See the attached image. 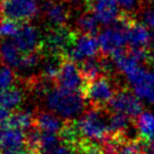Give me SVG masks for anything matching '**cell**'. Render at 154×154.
<instances>
[{"instance_id":"6da1fadb","label":"cell","mask_w":154,"mask_h":154,"mask_svg":"<svg viewBox=\"0 0 154 154\" xmlns=\"http://www.w3.org/2000/svg\"><path fill=\"white\" fill-rule=\"evenodd\" d=\"M46 106L55 115L71 119L81 115L86 103L79 92L56 88L46 94Z\"/></svg>"},{"instance_id":"7a4b0ae2","label":"cell","mask_w":154,"mask_h":154,"mask_svg":"<svg viewBox=\"0 0 154 154\" xmlns=\"http://www.w3.org/2000/svg\"><path fill=\"white\" fill-rule=\"evenodd\" d=\"M108 110L90 108L81 116L80 119L75 120L77 128L82 140L92 142H103L110 136L108 128V118L106 117Z\"/></svg>"},{"instance_id":"3957f363","label":"cell","mask_w":154,"mask_h":154,"mask_svg":"<svg viewBox=\"0 0 154 154\" xmlns=\"http://www.w3.org/2000/svg\"><path fill=\"white\" fill-rule=\"evenodd\" d=\"M78 37L77 32H73L68 26L54 27L48 30L42 41V52L50 56H59L68 59L69 52Z\"/></svg>"},{"instance_id":"277c9868","label":"cell","mask_w":154,"mask_h":154,"mask_svg":"<svg viewBox=\"0 0 154 154\" xmlns=\"http://www.w3.org/2000/svg\"><path fill=\"white\" fill-rule=\"evenodd\" d=\"M119 88L108 75H101L92 81L87 82L86 89L82 94L87 99L90 108L106 109Z\"/></svg>"},{"instance_id":"5b68a950","label":"cell","mask_w":154,"mask_h":154,"mask_svg":"<svg viewBox=\"0 0 154 154\" xmlns=\"http://www.w3.org/2000/svg\"><path fill=\"white\" fill-rule=\"evenodd\" d=\"M1 16L14 22H25L38 15V0H2L0 4Z\"/></svg>"},{"instance_id":"8992f818","label":"cell","mask_w":154,"mask_h":154,"mask_svg":"<svg viewBox=\"0 0 154 154\" xmlns=\"http://www.w3.org/2000/svg\"><path fill=\"white\" fill-rule=\"evenodd\" d=\"M55 83L57 88L79 94L80 91L83 94L87 86V81L80 70V66H78L77 63L70 59H65L63 61Z\"/></svg>"},{"instance_id":"52a82bcc","label":"cell","mask_w":154,"mask_h":154,"mask_svg":"<svg viewBox=\"0 0 154 154\" xmlns=\"http://www.w3.org/2000/svg\"><path fill=\"white\" fill-rule=\"evenodd\" d=\"M109 107H110L109 108L110 112H119L134 118L142 114L143 106L137 98V96H134L127 89L120 87L114 96V98L111 99Z\"/></svg>"},{"instance_id":"ba28073f","label":"cell","mask_w":154,"mask_h":154,"mask_svg":"<svg viewBox=\"0 0 154 154\" xmlns=\"http://www.w3.org/2000/svg\"><path fill=\"white\" fill-rule=\"evenodd\" d=\"M99 47V41L94 37V35L78 36L72 48L69 52L68 59L74 62H83L88 59L98 56Z\"/></svg>"},{"instance_id":"9c48e42d","label":"cell","mask_w":154,"mask_h":154,"mask_svg":"<svg viewBox=\"0 0 154 154\" xmlns=\"http://www.w3.org/2000/svg\"><path fill=\"white\" fill-rule=\"evenodd\" d=\"M13 39L19 50L25 54L42 50V41L38 30L29 24H22Z\"/></svg>"},{"instance_id":"30bf717a","label":"cell","mask_w":154,"mask_h":154,"mask_svg":"<svg viewBox=\"0 0 154 154\" xmlns=\"http://www.w3.org/2000/svg\"><path fill=\"white\" fill-rule=\"evenodd\" d=\"M89 11H92L97 20L103 25L114 23L120 15L116 0H91Z\"/></svg>"},{"instance_id":"8fae6325","label":"cell","mask_w":154,"mask_h":154,"mask_svg":"<svg viewBox=\"0 0 154 154\" xmlns=\"http://www.w3.org/2000/svg\"><path fill=\"white\" fill-rule=\"evenodd\" d=\"M44 15L46 20L54 27L66 26L69 19V9L65 7L62 0H45L43 5Z\"/></svg>"},{"instance_id":"7c38bea8","label":"cell","mask_w":154,"mask_h":154,"mask_svg":"<svg viewBox=\"0 0 154 154\" xmlns=\"http://www.w3.org/2000/svg\"><path fill=\"white\" fill-rule=\"evenodd\" d=\"M24 54L16 45L14 39H1L0 42V61L6 66L20 69Z\"/></svg>"},{"instance_id":"4fadbf2b","label":"cell","mask_w":154,"mask_h":154,"mask_svg":"<svg viewBox=\"0 0 154 154\" xmlns=\"http://www.w3.org/2000/svg\"><path fill=\"white\" fill-rule=\"evenodd\" d=\"M64 124L65 122L63 123L57 117V115L53 112L42 110H37L35 112V127L39 129L41 132L60 134L62 128L64 127Z\"/></svg>"},{"instance_id":"5bb4252c","label":"cell","mask_w":154,"mask_h":154,"mask_svg":"<svg viewBox=\"0 0 154 154\" xmlns=\"http://www.w3.org/2000/svg\"><path fill=\"white\" fill-rule=\"evenodd\" d=\"M134 125H135V122L132 117H128V116L124 115V114H119V112H110L109 111L108 128H109L110 135H117V136L131 138L126 135Z\"/></svg>"},{"instance_id":"9a60e30c","label":"cell","mask_w":154,"mask_h":154,"mask_svg":"<svg viewBox=\"0 0 154 154\" xmlns=\"http://www.w3.org/2000/svg\"><path fill=\"white\" fill-rule=\"evenodd\" d=\"M2 124L11 128L20 129L23 132L24 131L29 132L30 129H33V127H35V112L30 110L14 112V114H10V116Z\"/></svg>"},{"instance_id":"2e32d148","label":"cell","mask_w":154,"mask_h":154,"mask_svg":"<svg viewBox=\"0 0 154 154\" xmlns=\"http://www.w3.org/2000/svg\"><path fill=\"white\" fill-rule=\"evenodd\" d=\"M127 42L131 47L145 48L146 45L151 42V35L144 25L134 23L127 32Z\"/></svg>"},{"instance_id":"e0dca14e","label":"cell","mask_w":154,"mask_h":154,"mask_svg":"<svg viewBox=\"0 0 154 154\" xmlns=\"http://www.w3.org/2000/svg\"><path fill=\"white\" fill-rule=\"evenodd\" d=\"M135 126L142 140H154V112H142L135 120Z\"/></svg>"},{"instance_id":"ac0fdd59","label":"cell","mask_w":154,"mask_h":154,"mask_svg":"<svg viewBox=\"0 0 154 154\" xmlns=\"http://www.w3.org/2000/svg\"><path fill=\"white\" fill-rule=\"evenodd\" d=\"M24 100V94L17 87H10L7 89L0 90V105L6 109H14L20 106Z\"/></svg>"},{"instance_id":"d6986e66","label":"cell","mask_w":154,"mask_h":154,"mask_svg":"<svg viewBox=\"0 0 154 154\" xmlns=\"http://www.w3.org/2000/svg\"><path fill=\"white\" fill-rule=\"evenodd\" d=\"M25 145H27V135H25V133L20 129L11 128V127L6 126L4 150L22 149V147H25Z\"/></svg>"},{"instance_id":"ffe728a7","label":"cell","mask_w":154,"mask_h":154,"mask_svg":"<svg viewBox=\"0 0 154 154\" xmlns=\"http://www.w3.org/2000/svg\"><path fill=\"white\" fill-rule=\"evenodd\" d=\"M98 23L94 13L87 10L85 14L79 16L75 22V26L81 35H94L98 32Z\"/></svg>"},{"instance_id":"44dd1931","label":"cell","mask_w":154,"mask_h":154,"mask_svg":"<svg viewBox=\"0 0 154 154\" xmlns=\"http://www.w3.org/2000/svg\"><path fill=\"white\" fill-rule=\"evenodd\" d=\"M114 154H145L141 143V138L120 137L115 147Z\"/></svg>"},{"instance_id":"7402d4cb","label":"cell","mask_w":154,"mask_h":154,"mask_svg":"<svg viewBox=\"0 0 154 154\" xmlns=\"http://www.w3.org/2000/svg\"><path fill=\"white\" fill-rule=\"evenodd\" d=\"M133 90L138 98L154 105V83H143L134 87Z\"/></svg>"},{"instance_id":"603a6c76","label":"cell","mask_w":154,"mask_h":154,"mask_svg":"<svg viewBox=\"0 0 154 154\" xmlns=\"http://www.w3.org/2000/svg\"><path fill=\"white\" fill-rule=\"evenodd\" d=\"M20 25L10 19L0 20V37H15L19 30Z\"/></svg>"},{"instance_id":"cb8c5ba5","label":"cell","mask_w":154,"mask_h":154,"mask_svg":"<svg viewBox=\"0 0 154 154\" xmlns=\"http://www.w3.org/2000/svg\"><path fill=\"white\" fill-rule=\"evenodd\" d=\"M16 80L15 73L9 66H0V90L7 89L14 86Z\"/></svg>"},{"instance_id":"d4e9b609","label":"cell","mask_w":154,"mask_h":154,"mask_svg":"<svg viewBox=\"0 0 154 154\" xmlns=\"http://www.w3.org/2000/svg\"><path fill=\"white\" fill-rule=\"evenodd\" d=\"M117 4L124 9V13L132 14L134 9H136L138 0H116Z\"/></svg>"},{"instance_id":"484cf974","label":"cell","mask_w":154,"mask_h":154,"mask_svg":"<svg viewBox=\"0 0 154 154\" xmlns=\"http://www.w3.org/2000/svg\"><path fill=\"white\" fill-rule=\"evenodd\" d=\"M144 22L149 27L154 29V9H147L144 13Z\"/></svg>"},{"instance_id":"4316f807","label":"cell","mask_w":154,"mask_h":154,"mask_svg":"<svg viewBox=\"0 0 154 154\" xmlns=\"http://www.w3.org/2000/svg\"><path fill=\"white\" fill-rule=\"evenodd\" d=\"M1 154H36L28 147H22V149H13V150H4Z\"/></svg>"},{"instance_id":"83f0119b","label":"cell","mask_w":154,"mask_h":154,"mask_svg":"<svg viewBox=\"0 0 154 154\" xmlns=\"http://www.w3.org/2000/svg\"><path fill=\"white\" fill-rule=\"evenodd\" d=\"M5 135H6V126L0 123V151H4L5 147Z\"/></svg>"},{"instance_id":"f1b7e54d","label":"cell","mask_w":154,"mask_h":154,"mask_svg":"<svg viewBox=\"0 0 154 154\" xmlns=\"http://www.w3.org/2000/svg\"><path fill=\"white\" fill-rule=\"evenodd\" d=\"M9 116H10V112H9L8 109H6L0 105V123H4Z\"/></svg>"},{"instance_id":"f546056e","label":"cell","mask_w":154,"mask_h":154,"mask_svg":"<svg viewBox=\"0 0 154 154\" xmlns=\"http://www.w3.org/2000/svg\"><path fill=\"white\" fill-rule=\"evenodd\" d=\"M64 1H68V2H70V4H77V2H81V1H83L86 7H87V5H88V2H89V0H64Z\"/></svg>"},{"instance_id":"4dcf8cb0","label":"cell","mask_w":154,"mask_h":154,"mask_svg":"<svg viewBox=\"0 0 154 154\" xmlns=\"http://www.w3.org/2000/svg\"><path fill=\"white\" fill-rule=\"evenodd\" d=\"M150 61L152 62V66H153V70H154V55H151Z\"/></svg>"},{"instance_id":"1f68e13d","label":"cell","mask_w":154,"mask_h":154,"mask_svg":"<svg viewBox=\"0 0 154 154\" xmlns=\"http://www.w3.org/2000/svg\"><path fill=\"white\" fill-rule=\"evenodd\" d=\"M151 44L153 45V47H154V34L151 36Z\"/></svg>"},{"instance_id":"d6a6232c","label":"cell","mask_w":154,"mask_h":154,"mask_svg":"<svg viewBox=\"0 0 154 154\" xmlns=\"http://www.w3.org/2000/svg\"><path fill=\"white\" fill-rule=\"evenodd\" d=\"M0 17H1V11H0Z\"/></svg>"},{"instance_id":"836d02e7","label":"cell","mask_w":154,"mask_h":154,"mask_svg":"<svg viewBox=\"0 0 154 154\" xmlns=\"http://www.w3.org/2000/svg\"><path fill=\"white\" fill-rule=\"evenodd\" d=\"M1 1H2V0H0V4H1Z\"/></svg>"}]
</instances>
